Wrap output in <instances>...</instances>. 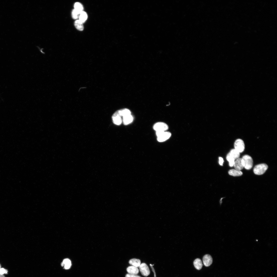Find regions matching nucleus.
<instances>
[{
  "label": "nucleus",
  "instance_id": "423d86ee",
  "mask_svg": "<svg viewBox=\"0 0 277 277\" xmlns=\"http://www.w3.org/2000/svg\"><path fill=\"white\" fill-rule=\"evenodd\" d=\"M139 268L140 271L143 276L146 277L150 274L149 268L145 263H143L141 264Z\"/></svg>",
  "mask_w": 277,
  "mask_h": 277
},
{
  "label": "nucleus",
  "instance_id": "ddd939ff",
  "mask_svg": "<svg viewBox=\"0 0 277 277\" xmlns=\"http://www.w3.org/2000/svg\"><path fill=\"white\" fill-rule=\"evenodd\" d=\"M228 173L230 175L234 176H241L243 174L242 171L235 169L230 170L228 171Z\"/></svg>",
  "mask_w": 277,
  "mask_h": 277
},
{
  "label": "nucleus",
  "instance_id": "4468645a",
  "mask_svg": "<svg viewBox=\"0 0 277 277\" xmlns=\"http://www.w3.org/2000/svg\"><path fill=\"white\" fill-rule=\"evenodd\" d=\"M119 115L123 117L131 114V112L128 109L124 108L117 110Z\"/></svg>",
  "mask_w": 277,
  "mask_h": 277
},
{
  "label": "nucleus",
  "instance_id": "cd10ccee",
  "mask_svg": "<svg viewBox=\"0 0 277 277\" xmlns=\"http://www.w3.org/2000/svg\"><path fill=\"white\" fill-rule=\"evenodd\" d=\"M1 268V265L0 264V269Z\"/></svg>",
  "mask_w": 277,
  "mask_h": 277
},
{
  "label": "nucleus",
  "instance_id": "39448f33",
  "mask_svg": "<svg viewBox=\"0 0 277 277\" xmlns=\"http://www.w3.org/2000/svg\"><path fill=\"white\" fill-rule=\"evenodd\" d=\"M153 129L156 131H165L168 129L169 127L165 123L159 122L155 124L153 126Z\"/></svg>",
  "mask_w": 277,
  "mask_h": 277
},
{
  "label": "nucleus",
  "instance_id": "a878e982",
  "mask_svg": "<svg viewBox=\"0 0 277 277\" xmlns=\"http://www.w3.org/2000/svg\"><path fill=\"white\" fill-rule=\"evenodd\" d=\"M150 265L151 266L152 269V271H153V272L154 273V277H156V274H155V271L153 267L152 266H153L154 265V264H153V265H152L151 264H150Z\"/></svg>",
  "mask_w": 277,
  "mask_h": 277
},
{
  "label": "nucleus",
  "instance_id": "2eb2a0df",
  "mask_svg": "<svg viewBox=\"0 0 277 277\" xmlns=\"http://www.w3.org/2000/svg\"><path fill=\"white\" fill-rule=\"evenodd\" d=\"M229 153L235 160L239 158L240 153L234 149H231Z\"/></svg>",
  "mask_w": 277,
  "mask_h": 277
},
{
  "label": "nucleus",
  "instance_id": "5701e85b",
  "mask_svg": "<svg viewBox=\"0 0 277 277\" xmlns=\"http://www.w3.org/2000/svg\"><path fill=\"white\" fill-rule=\"evenodd\" d=\"M8 270L3 268H1L0 269V274H8Z\"/></svg>",
  "mask_w": 277,
  "mask_h": 277
},
{
  "label": "nucleus",
  "instance_id": "7ed1b4c3",
  "mask_svg": "<svg viewBox=\"0 0 277 277\" xmlns=\"http://www.w3.org/2000/svg\"><path fill=\"white\" fill-rule=\"evenodd\" d=\"M242 158L244 162V167L247 170L251 169L253 165V160L252 157L249 155H245Z\"/></svg>",
  "mask_w": 277,
  "mask_h": 277
},
{
  "label": "nucleus",
  "instance_id": "0eeeda50",
  "mask_svg": "<svg viewBox=\"0 0 277 277\" xmlns=\"http://www.w3.org/2000/svg\"><path fill=\"white\" fill-rule=\"evenodd\" d=\"M235 169L241 171L244 167V162L242 158H239L235 161L233 166Z\"/></svg>",
  "mask_w": 277,
  "mask_h": 277
},
{
  "label": "nucleus",
  "instance_id": "aec40b11",
  "mask_svg": "<svg viewBox=\"0 0 277 277\" xmlns=\"http://www.w3.org/2000/svg\"><path fill=\"white\" fill-rule=\"evenodd\" d=\"M64 265V268L66 269H68L70 268L71 265V263L70 260L68 259H64L62 262Z\"/></svg>",
  "mask_w": 277,
  "mask_h": 277
},
{
  "label": "nucleus",
  "instance_id": "b1692460",
  "mask_svg": "<svg viewBox=\"0 0 277 277\" xmlns=\"http://www.w3.org/2000/svg\"><path fill=\"white\" fill-rule=\"evenodd\" d=\"M125 277H141L140 276L137 275L130 274H127Z\"/></svg>",
  "mask_w": 277,
  "mask_h": 277
},
{
  "label": "nucleus",
  "instance_id": "412c9836",
  "mask_svg": "<svg viewBox=\"0 0 277 277\" xmlns=\"http://www.w3.org/2000/svg\"><path fill=\"white\" fill-rule=\"evenodd\" d=\"M226 159L229 162V165L232 167L233 166L235 160L229 153L226 156Z\"/></svg>",
  "mask_w": 277,
  "mask_h": 277
},
{
  "label": "nucleus",
  "instance_id": "20e7f679",
  "mask_svg": "<svg viewBox=\"0 0 277 277\" xmlns=\"http://www.w3.org/2000/svg\"><path fill=\"white\" fill-rule=\"evenodd\" d=\"M234 149L240 153L243 152L245 148L244 141L242 139L238 138L235 141L234 143Z\"/></svg>",
  "mask_w": 277,
  "mask_h": 277
},
{
  "label": "nucleus",
  "instance_id": "393cba45",
  "mask_svg": "<svg viewBox=\"0 0 277 277\" xmlns=\"http://www.w3.org/2000/svg\"><path fill=\"white\" fill-rule=\"evenodd\" d=\"M219 163L221 165H222L224 162L223 158L221 157H219Z\"/></svg>",
  "mask_w": 277,
  "mask_h": 277
},
{
  "label": "nucleus",
  "instance_id": "f03ea898",
  "mask_svg": "<svg viewBox=\"0 0 277 277\" xmlns=\"http://www.w3.org/2000/svg\"><path fill=\"white\" fill-rule=\"evenodd\" d=\"M268 168V165L265 163L258 164L255 166L253 169L254 174L257 175L263 174Z\"/></svg>",
  "mask_w": 277,
  "mask_h": 277
},
{
  "label": "nucleus",
  "instance_id": "9b49d317",
  "mask_svg": "<svg viewBox=\"0 0 277 277\" xmlns=\"http://www.w3.org/2000/svg\"><path fill=\"white\" fill-rule=\"evenodd\" d=\"M133 117L131 114L123 117V121L124 125H127L133 121Z\"/></svg>",
  "mask_w": 277,
  "mask_h": 277
},
{
  "label": "nucleus",
  "instance_id": "4be33fe9",
  "mask_svg": "<svg viewBox=\"0 0 277 277\" xmlns=\"http://www.w3.org/2000/svg\"><path fill=\"white\" fill-rule=\"evenodd\" d=\"M80 14L74 9L73 10L72 13V15L73 19H76L79 18Z\"/></svg>",
  "mask_w": 277,
  "mask_h": 277
},
{
  "label": "nucleus",
  "instance_id": "a211bd4d",
  "mask_svg": "<svg viewBox=\"0 0 277 277\" xmlns=\"http://www.w3.org/2000/svg\"><path fill=\"white\" fill-rule=\"evenodd\" d=\"M74 25L76 28L80 31H82L84 29L83 23L79 20H76L74 22Z\"/></svg>",
  "mask_w": 277,
  "mask_h": 277
},
{
  "label": "nucleus",
  "instance_id": "dca6fc26",
  "mask_svg": "<svg viewBox=\"0 0 277 277\" xmlns=\"http://www.w3.org/2000/svg\"><path fill=\"white\" fill-rule=\"evenodd\" d=\"M193 264L195 268L198 270L201 269L203 265L201 260L199 258L196 259L194 260Z\"/></svg>",
  "mask_w": 277,
  "mask_h": 277
},
{
  "label": "nucleus",
  "instance_id": "f8f14e48",
  "mask_svg": "<svg viewBox=\"0 0 277 277\" xmlns=\"http://www.w3.org/2000/svg\"><path fill=\"white\" fill-rule=\"evenodd\" d=\"M129 263L132 266L138 268L139 267L141 264V261L139 259H132L129 261Z\"/></svg>",
  "mask_w": 277,
  "mask_h": 277
},
{
  "label": "nucleus",
  "instance_id": "f257e3e1",
  "mask_svg": "<svg viewBox=\"0 0 277 277\" xmlns=\"http://www.w3.org/2000/svg\"><path fill=\"white\" fill-rule=\"evenodd\" d=\"M156 135L157 141L160 142H162L169 139L171 136V134L169 132L157 131L156 132Z\"/></svg>",
  "mask_w": 277,
  "mask_h": 277
},
{
  "label": "nucleus",
  "instance_id": "9d476101",
  "mask_svg": "<svg viewBox=\"0 0 277 277\" xmlns=\"http://www.w3.org/2000/svg\"><path fill=\"white\" fill-rule=\"evenodd\" d=\"M126 270L129 274H132L137 275L139 272L138 268L133 266L128 267L127 268Z\"/></svg>",
  "mask_w": 277,
  "mask_h": 277
},
{
  "label": "nucleus",
  "instance_id": "6ab92c4d",
  "mask_svg": "<svg viewBox=\"0 0 277 277\" xmlns=\"http://www.w3.org/2000/svg\"><path fill=\"white\" fill-rule=\"evenodd\" d=\"M87 15L86 13L83 11L80 14L79 17V20L83 23L86 20Z\"/></svg>",
  "mask_w": 277,
  "mask_h": 277
},
{
  "label": "nucleus",
  "instance_id": "6e6552de",
  "mask_svg": "<svg viewBox=\"0 0 277 277\" xmlns=\"http://www.w3.org/2000/svg\"><path fill=\"white\" fill-rule=\"evenodd\" d=\"M121 116L119 115L118 111H116L113 115L112 118L113 123L115 124L120 125L122 122Z\"/></svg>",
  "mask_w": 277,
  "mask_h": 277
},
{
  "label": "nucleus",
  "instance_id": "1a4fd4ad",
  "mask_svg": "<svg viewBox=\"0 0 277 277\" xmlns=\"http://www.w3.org/2000/svg\"><path fill=\"white\" fill-rule=\"evenodd\" d=\"M203 262L206 266H210L212 263V259L211 256L209 254L204 255L203 258Z\"/></svg>",
  "mask_w": 277,
  "mask_h": 277
},
{
  "label": "nucleus",
  "instance_id": "bb28decb",
  "mask_svg": "<svg viewBox=\"0 0 277 277\" xmlns=\"http://www.w3.org/2000/svg\"><path fill=\"white\" fill-rule=\"evenodd\" d=\"M0 277H5L4 274H0Z\"/></svg>",
  "mask_w": 277,
  "mask_h": 277
},
{
  "label": "nucleus",
  "instance_id": "f3484780",
  "mask_svg": "<svg viewBox=\"0 0 277 277\" xmlns=\"http://www.w3.org/2000/svg\"><path fill=\"white\" fill-rule=\"evenodd\" d=\"M74 8V9L80 14L83 11V6L79 2H77L75 3Z\"/></svg>",
  "mask_w": 277,
  "mask_h": 277
}]
</instances>
